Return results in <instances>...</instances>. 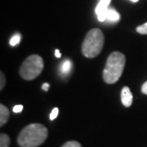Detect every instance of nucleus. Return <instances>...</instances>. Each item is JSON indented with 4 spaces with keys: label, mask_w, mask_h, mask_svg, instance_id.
Here are the masks:
<instances>
[{
    "label": "nucleus",
    "mask_w": 147,
    "mask_h": 147,
    "mask_svg": "<svg viewBox=\"0 0 147 147\" xmlns=\"http://www.w3.org/2000/svg\"><path fill=\"white\" fill-rule=\"evenodd\" d=\"M61 147H82V146L78 142L70 141V142H67L66 143H65Z\"/></svg>",
    "instance_id": "12"
},
{
    "label": "nucleus",
    "mask_w": 147,
    "mask_h": 147,
    "mask_svg": "<svg viewBox=\"0 0 147 147\" xmlns=\"http://www.w3.org/2000/svg\"><path fill=\"white\" fill-rule=\"evenodd\" d=\"M23 110V105H17L13 107V112L14 113H20Z\"/></svg>",
    "instance_id": "16"
},
{
    "label": "nucleus",
    "mask_w": 147,
    "mask_h": 147,
    "mask_svg": "<svg viewBox=\"0 0 147 147\" xmlns=\"http://www.w3.org/2000/svg\"><path fill=\"white\" fill-rule=\"evenodd\" d=\"M55 55H56V57L57 58H60L61 57V53L59 52V50L58 49H56V51H55Z\"/></svg>",
    "instance_id": "19"
},
{
    "label": "nucleus",
    "mask_w": 147,
    "mask_h": 147,
    "mask_svg": "<svg viewBox=\"0 0 147 147\" xmlns=\"http://www.w3.org/2000/svg\"><path fill=\"white\" fill-rule=\"evenodd\" d=\"M10 117L8 109L3 104L0 105V126H3Z\"/></svg>",
    "instance_id": "7"
},
{
    "label": "nucleus",
    "mask_w": 147,
    "mask_h": 147,
    "mask_svg": "<svg viewBox=\"0 0 147 147\" xmlns=\"http://www.w3.org/2000/svg\"><path fill=\"white\" fill-rule=\"evenodd\" d=\"M47 127L40 123H32L20 132L17 142L21 147H38L47 139Z\"/></svg>",
    "instance_id": "1"
},
{
    "label": "nucleus",
    "mask_w": 147,
    "mask_h": 147,
    "mask_svg": "<svg viewBox=\"0 0 147 147\" xmlns=\"http://www.w3.org/2000/svg\"><path fill=\"white\" fill-rule=\"evenodd\" d=\"M43 66V60L40 56L31 55L27 57L21 65L20 74L26 80H33L42 73Z\"/></svg>",
    "instance_id": "4"
},
{
    "label": "nucleus",
    "mask_w": 147,
    "mask_h": 147,
    "mask_svg": "<svg viewBox=\"0 0 147 147\" xmlns=\"http://www.w3.org/2000/svg\"><path fill=\"white\" fill-rule=\"evenodd\" d=\"M142 92L143 94L147 95V81L146 82H145V83H144V84L142 85Z\"/></svg>",
    "instance_id": "17"
},
{
    "label": "nucleus",
    "mask_w": 147,
    "mask_h": 147,
    "mask_svg": "<svg viewBox=\"0 0 147 147\" xmlns=\"http://www.w3.org/2000/svg\"><path fill=\"white\" fill-rule=\"evenodd\" d=\"M137 31L141 34H147V22L137 27Z\"/></svg>",
    "instance_id": "13"
},
{
    "label": "nucleus",
    "mask_w": 147,
    "mask_h": 147,
    "mask_svg": "<svg viewBox=\"0 0 147 147\" xmlns=\"http://www.w3.org/2000/svg\"><path fill=\"white\" fill-rule=\"evenodd\" d=\"M49 88H50V84H47V83H44V84H42V90H44L45 92H47L48 89H49Z\"/></svg>",
    "instance_id": "18"
},
{
    "label": "nucleus",
    "mask_w": 147,
    "mask_h": 147,
    "mask_svg": "<svg viewBox=\"0 0 147 147\" xmlns=\"http://www.w3.org/2000/svg\"><path fill=\"white\" fill-rule=\"evenodd\" d=\"M72 69V63L69 60H65L64 61L63 63L61 65V67H60V71L61 74H63V75H67L69 74L70 70Z\"/></svg>",
    "instance_id": "9"
},
{
    "label": "nucleus",
    "mask_w": 147,
    "mask_h": 147,
    "mask_svg": "<svg viewBox=\"0 0 147 147\" xmlns=\"http://www.w3.org/2000/svg\"><path fill=\"white\" fill-rule=\"evenodd\" d=\"M132 94L128 87H123L121 92V101L125 107H129L132 104Z\"/></svg>",
    "instance_id": "6"
},
{
    "label": "nucleus",
    "mask_w": 147,
    "mask_h": 147,
    "mask_svg": "<svg viewBox=\"0 0 147 147\" xmlns=\"http://www.w3.org/2000/svg\"><path fill=\"white\" fill-rule=\"evenodd\" d=\"M120 20V15L114 8H108L106 14V21L110 22H118Z\"/></svg>",
    "instance_id": "8"
},
{
    "label": "nucleus",
    "mask_w": 147,
    "mask_h": 147,
    "mask_svg": "<svg viewBox=\"0 0 147 147\" xmlns=\"http://www.w3.org/2000/svg\"><path fill=\"white\" fill-rule=\"evenodd\" d=\"M1 85H0V90H3V88H4V86H5V82H6V79H5V76H4V74H3V72H1Z\"/></svg>",
    "instance_id": "15"
},
{
    "label": "nucleus",
    "mask_w": 147,
    "mask_h": 147,
    "mask_svg": "<svg viewBox=\"0 0 147 147\" xmlns=\"http://www.w3.org/2000/svg\"><path fill=\"white\" fill-rule=\"evenodd\" d=\"M126 58L123 53L114 52L106 61L103 70V79L106 84H113L120 79L125 66Z\"/></svg>",
    "instance_id": "2"
},
{
    "label": "nucleus",
    "mask_w": 147,
    "mask_h": 147,
    "mask_svg": "<svg viewBox=\"0 0 147 147\" xmlns=\"http://www.w3.org/2000/svg\"><path fill=\"white\" fill-rule=\"evenodd\" d=\"M105 37L100 29H92L84 38L82 44V53L86 57L94 58L101 52Z\"/></svg>",
    "instance_id": "3"
},
{
    "label": "nucleus",
    "mask_w": 147,
    "mask_h": 147,
    "mask_svg": "<svg viewBox=\"0 0 147 147\" xmlns=\"http://www.w3.org/2000/svg\"><path fill=\"white\" fill-rule=\"evenodd\" d=\"M9 145H10L9 137L7 134L2 133L0 135V147H8Z\"/></svg>",
    "instance_id": "10"
},
{
    "label": "nucleus",
    "mask_w": 147,
    "mask_h": 147,
    "mask_svg": "<svg viewBox=\"0 0 147 147\" xmlns=\"http://www.w3.org/2000/svg\"><path fill=\"white\" fill-rule=\"evenodd\" d=\"M58 113H59V110H58V108H54L53 110V111L51 112V114H50V119L51 120H54L58 115Z\"/></svg>",
    "instance_id": "14"
},
{
    "label": "nucleus",
    "mask_w": 147,
    "mask_h": 147,
    "mask_svg": "<svg viewBox=\"0 0 147 147\" xmlns=\"http://www.w3.org/2000/svg\"><path fill=\"white\" fill-rule=\"evenodd\" d=\"M111 0H100L99 3L96 7V14L97 15L98 21L100 22L106 21V14Z\"/></svg>",
    "instance_id": "5"
},
{
    "label": "nucleus",
    "mask_w": 147,
    "mask_h": 147,
    "mask_svg": "<svg viewBox=\"0 0 147 147\" xmlns=\"http://www.w3.org/2000/svg\"><path fill=\"white\" fill-rule=\"evenodd\" d=\"M130 1H131V2H133V3H137V2H138L139 0H130Z\"/></svg>",
    "instance_id": "20"
},
{
    "label": "nucleus",
    "mask_w": 147,
    "mask_h": 147,
    "mask_svg": "<svg viewBox=\"0 0 147 147\" xmlns=\"http://www.w3.org/2000/svg\"><path fill=\"white\" fill-rule=\"evenodd\" d=\"M21 37L19 34H15V35H14V36L12 37V38L10 39V42H9V43H10L11 46H16L17 44H19V42H21Z\"/></svg>",
    "instance_id": "11"
}]
</instances>
